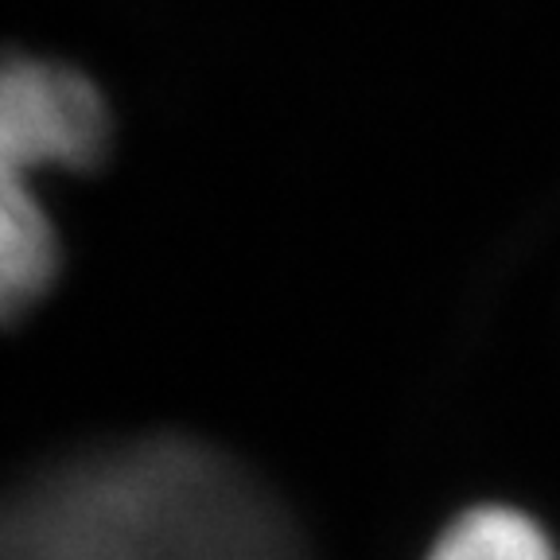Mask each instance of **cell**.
<instances>
[{"instance_id": "6da1fadb", "label": "cell", "mask_w": 560, "mask_h": 560, "mask_svg": "<svg viewBox=\"0 0 560 560\" xmlns=\"http://www.w3.org/2000/svg\"><path fill=\"white\" fill-rule=\"evenodd\" d=\"M114 117L102 90L67 62L0 55V172H90L109 152Z\"/></svg>"}, {"instance_id": "7a4b0ae2", "label": "cell", "mask_w": 560, "mask_h": 560, "mask_svg": "<svg viewBox=\"0 0 560 560\" xmlns=\"http://www.w3.org/2000/svg\"><path fill=\"white\" fill-rule=\"evenodd\" d=\"M62 245L35 179L0 172V324L32 312L59 277Z\"/></svg>"}, {"instance_id": "3957f363", "label": "cell", "mask_w": 560, "mask_h": 560, "mask_svg": "<svg viewBox=\"0 0 560 560\" xmlns=\"http://www.w3.org/2000/svg\"><path fill=\"white\" fill-rule=\"evenodd\" d=\"M420 560H560V549L529 510L475 502L440 525Z\"/></svg>"}]
</instances>
